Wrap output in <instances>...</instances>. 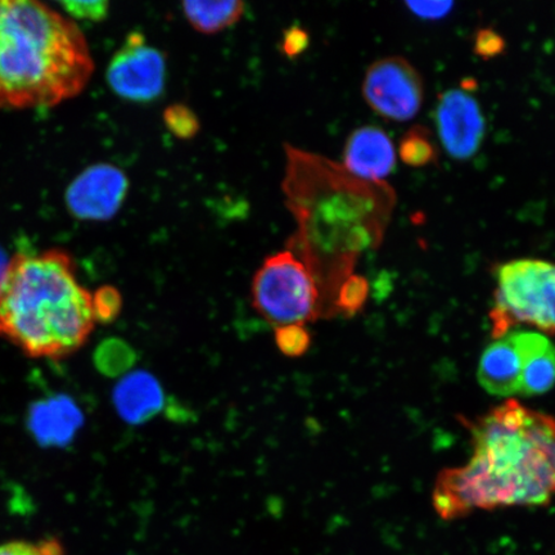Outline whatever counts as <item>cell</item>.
I'll use <instances>...</instances> for the list:
<instances>
[{"instance_id":"obj_21","label":"cell","mask_w":555,"mask_h":555,"mask_svg":"<svg viewBox=\"0 0 555 555\" xmlns=\"http://www.w3.org/2000/svg\"><path fill=\"white\" fill-rule=\"evenodd\" d=\"M93 309L96 322H114L121 312L122 296L115 287H102L93 295Z\"/></svg>"},{"instance_id":"obj_14","label":"cell","mask_w":555,"mask_h":555,"mask_svg":"<svg viewBox=\"0 0 555 555\" xmlns=\"http://www.w3.org/2000/svg\"><path fill=\"white\" fill-rule=\"evenodd\" d=\"M513 341L524 359L519 395L537 397L555 385V347L539 333L513 331Z\"/></svg>"},{"instance_id":"obj_10","label":"cell","mask_w":555,"mask_h":555,"mask_svg":"<svg viewBox=\"0 0 555 555\" xmlns=\"http://www.w3.org/2000/svg\"><path fill=\"white\" fill-rule=\"evenodd\" d=\"M437 133L448 155L468 159L480 150L485 117L480 103L464 89H450L439 96L435 109Z\"/></svg>"},{"instance_id":"obj_9","label":"cell","mask_w":555,"mask_h":555,"mask_svg":"<svg viewBox=\"0 0 555 555\" xmlns=\"http://www.w3.org/2000/svg\"><path fill=\"white\" fill-rule=\"evenodd\" d=\"M128 191L127 173L113 164H95L73 180L65 201L76 219L106 221L119 212Z\"/></svg>"},{"instance_id":"obj_27","label":"cell","mask_w":555,"mask_h":555,"mask_svg":"<svg viewBox=\"0 0 555 555\" xmlns=\"http://www.w3.org/2000/svg\"><path fill=\"white\" fill-rule=\"evenodd\" d=\"M9 260H7V256L2 248H0V280H2V276L5 272L7 267H9Z\"/></svg>"},{"instance_id":"obj_23","label":"cell","mask_w":555,"mask_h":555,"mask_svg":"<svg viewBox=\"0 0 555 555\" xmlns=\"http://www.w3.org/2000/svg\"><path fill=\"white\" fill-rule=\"evenodd\" d=\"M0 555H62V547L55 540L40 541H11L0 545Z\"/></svg>"},{"instance_id":"obj_15","label":"cell","mask_w":555,"mask_h":555,"mask_svg":"<svg viewBox=\"0 0 555 555\" xmlns=\"http://www.w3.org/2000/svg\"><path fill=\"white\" fill-rule=\"evenodd\" d=\"M183 12L194 30L203 34H217L237 24L245 3L240 0L232 2H184Z\"/></svg>"},{"instance_id":"obj_17","label":"cell","mask_w":555,"mask_h":555,"mask_svg":"<svg viewBox=\"0 0 555 555\" xmlns=\"http://www.w3.org/2000/svg\"><path fill=\"white\" fill-rule=\"evenodd\" d=\"M399 154L402 163L421 168L436 162L437 151L428 130L415 127L401 139Z\"/></svg>"},{"instance_id":"obj_19","label":"cell","mask_w":555,"mask_h":555,"mask_svg":"<svg viewBox=\"0 0 555 555\" xmlns=\"http://www.w3.org/2000/svg\"><path fill=\"white\" fill-rule=\"evenodd\" d=\"M274 339L278 350L287 358H301L309 351L311 345L310 333L301 324L276 327Z\"/></svg>"},{"instance_id":"obj_20","label":"cell","mask_w":555,"mask_h":555,"mask_svg":"<svg viewBox=\"0 0 555 555\" xmlns=\"http://www.w3.org/2000/svg\"><path fill=\"white\" fill-rule=\"evenodd\" d=\"M166 128L179 139H192L198 134L201 125L196 114L185 104H171L164 113Z\"/></svg>"},{"instance_id":"obj_26","label":"cell","mask_w":555,"mask_h":555,"mask_svg":"<svg viewBox=\"0 0 555 555\" xmlns=\"http://www.w3.org/2000/svg\"><path fill=\"white\" fill-rule=\"evenodd\" d=\"M309 46V35L298 27L289 29L283 39V52L288 57H295V55L302 53Z\"/></svg>"},{"instance_id":"obj_16","label":"cell","mask_w":555,"mask_h":555,"mask_svg":"<svg viewBox=\"0 0 555 555\" xmlns=\"http://www.w3.org/2000/svg\"><path fill=\"white\" fill-rule=\"evenodd\" d=\"M137 362V352L121 338H108L95 352V364L109 377H119L128 373Z\"/></svg>"},{"instance_id":"obj_4","label":"cell","mask_w":555,"mask_h":555,"mask_svg":"<svg viewBox=\"0 0 555 555\" xmlns=\"http://www.w3.org/2000/svg\"><path fill=\"white\" fill-rule=\"evenodd\" d=\"M93 295L81 286L61 249L17 254L0 280V336L26 357L73 356L92 335Z\"/></svg>"},{"instance_id":"obj_18","label":"cell","mask_w":555,"mask_h":555,"mask_svg":"<svg viewBox=\"0 0 555 555\" xmlns=\"http://www.w3.org/2000/svg\"><path fill=\"white\" fill-rule=\"evenodd\" d=\"M367 296H370V283L365 278L352 274L338 289L335 312L346 317L356 315L364 307Z\"/></svg>"},{"instance_id":"obj_2","label":"cell","mask_w":555,"mask_h":555,"mask_svg":"<svg viewBox=\"0 0 555 555\" xmlns=\"http://www.w3.org/2000/svg\"><path fill=\"white\" fill-rule=\"evenodd\" d=\"M474 455L464 467L442 470L435 511L456 519L476 509L543 505L555 495V420L516 400L470 422Z\"/></svg>"},{"instance_id":"obj_22","label":"cell","mask_w":555,"mask_h":555,"mask_svg":"<svg viewBox=\"0 0 555 555\" xmlns=\"http://www.w3.org/2000/svg\"><path fill=\"white\" fill-rule=\"evenodd\" d=\"M62 9L74 20H87L100 23L108 15V2L106 0H94V2H76L67 0L61 3Z\"/></svg>"},{"instance_id":"obj_3","label":"cell","mask_w":555,"mask_h":555,"mask_svg":"<svg viewBox=\"0 0 555 555\" xmlns=\"http://www.w3.org/2000/svg\"><path fill=\"white\" fill-rule=\"evenodd\" d=\"M94 72L75 21L34 0H0V108L53 107Z\"/></svg>"},{"instance_id":"obj_1","label":"cell","mask_w":555,"mask_h":555,"mask_svg":"<svg viewBox=\"0 0 555 555\" xmlns=\"http://www.w3.org/2000/svg\"><path fill=\"white\" fill-rule=\"evenodd\" d=\"M286 156L282 189L297 223L287 248L314 275L324 315H335L338 289L359 256L384 240L397 194L385 182H365L343 165L293 145H286Z\"/></svg>"},{"instance_id":"obj_11","label":"cell","mask_w":555,"mask_h":555,"mask_svg":"<svg viewBox=\"0 0 555 555\" xmlns=\"http://www.w3.org/2000/svg\"><path fill=\"white\" fill-rule=\"evenodd\" d=\"M397 165V150L384 129L365 125L352 131L344 150V169L365 182L380 183Z\"/></svg>"},{"instance_id":"obj_6","label":"cell","mask_w":555,"mask_h":555,"mask_svg":"<svg viewBox=\"0 0 555 555\" xmlns=\"http://www.w3.org/2000/svg\"><path fill=\"white\" fill-rule=\"evenodd\" d=\"M251 294L255 310L278 327L304 325L324 315L314 275L288 248L263 261L254 276Z\"/></svg>"},{"instance_id":"obj_8","label":"cell","mask_w":555,"mask_h":555,"mask_svg":"<svg viewBox=\"0 0 555 555\" xmlns=\"http://www.w3.org/2000/svg\"><path fill=\"white\" fill-rule=\"evenodd\" d=\"M106 78L113 92L125 101H155L165 88V55L151 47L142 33H130L111 60Z\"/></svg>"},{"instance_id":"obj_7","label":"cell","mask_w":555,"mask_h":555,"mask_svg":"<svg viewBox=\"0 0 555 555\" xmlns=\"http://www.w3.org/2000/svg\"><path fill=\"white\" fill-rule=\"evenodd\" d=\"M362 90L367 106L391 121L414 119L425 99L418 69L401 55L374 62L366 69Z\"/></svg>"},{"instance_id":"obj_12","label":"cell","mask_w":555,"mask_h":555,"mask_svg":"<svg viewBox=\"0 0 555 555\" xmlns=\"http://www.w3.org/2000/svg\"><path fill=\"white\" fill-rule=\"evenodd\" d=\"M117 413L129 425H143L165 409L166 399L159 380L147 371L128 373L115 387Z\"/></svg>"},{"instance_id":"obj_25","label":"cell","mask_w":555,"mask_h":555,"mask_svg":"<svg viewBox=\"0 0 555 555\" xmlns=\"http://www.w3.org/2000/svg\"><path fill=\"white\" fill-rule=\"evenodd\" d=\"M408 9L415 16L425 20H440L446 17L453 9L454 3L451 2H408Z\"/></svg>"},{"instance_id":"obj_5","label":"cell","mask_w":555,"mask_h":555,"mask_svg":"<svg viewBox=\"0 0 555 555\" xmlns=\"http://www.w3.org/2000/svg\"><path fill=\"white\" fill-rule=\"evenodd\" d=\"M492 336L502 338L519 323L555 335V263L520 259L498 267Z\"/></svg>"},{"instance_id":"obj_24","label":"cell","mask_w":555,"mask_h":555,"mask_svg":"<svg viewBox=\"0 0 555 555\" xmlns=\"http://www.w3.org/2000/svg\"><path fill=\"white\" fill-rule=\"evenodd\" d=\"M505 50V41L496 31L482 29L475 38V52L485 60L496 57Z\"/></svg>"},{"instance_id":"obj_13","label":"cell","mask_w":555,"mask_h":555,"mask_svg":"<svg viewBox=\"0 0 555 555\" xmlns=\"http://www.w3.org/2000/svg\"><path fill=\"white\" fill-rule=\"evenodd\" d=\"M522 371V356L508 332L483 351L477 377L489 393L512 397L520 391Z\"/></svg>"}]
</instances>
